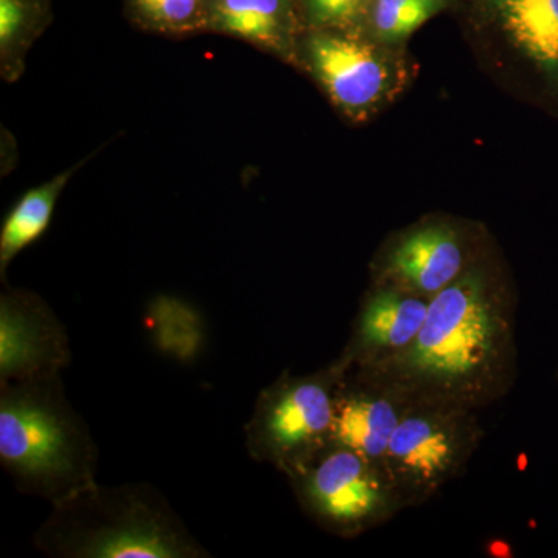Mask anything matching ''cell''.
<instances>
[{
	"instance_id": "cell-1",
	"label": "cell",
	"mask_w": 558,
	"mask_h": 558,
	"mask_svg": "<svg viewBox=\"0 0 558 558\" xmlns=\"http://www.w3.org/2000/svg\"><path fill=\"white\" fill-rule=\"evenodd\" d=\"M363 371L411 400L473 411L498 402L519 376L515 300L508 282L483 256L429 300L409 349L380 368Z\"/></svg>"
},
{
	"instance_id": "cell-2",
	"label": "cell",
	"mask_w": 558,
	"mask_h": 558,
	"mask_svg": "<svg viewBox=\"0 0 558 558\" xmlns=\"http://www.w3.org/2000/svg\"><path fill=\"white\" fill-rule=\"evenodd\" d=\"M35 546L57 558H204L197 542L159 488L126 483L81 488L51 505Z\"/></svg>"
},
{
	"instance_id": "cell-3",
	"label": "cell",
	"mask_w": 558,
	"mask_h": 558,
	"mask_svg": "<svg viewBox=\"0 0 558 558\" xmlns=\"http://www.w3.org/2000/svg\"><path fill=\"white\" fill-rule=\"evenodd\" d=\"M0 464L21 494L51 505L97 483L98 447L61 374L0 381Z\"/></svg>"
},
{
	"instance_id": "cell-4",
	"label": "cell",
	"mask_w": 558,
	"mask_h": 558,
	"mask_svg": "<svg viewBox=\"0 0 558 558\" xmlns=\"http://www.w3.org/2000/svg\"><path fill=\"white\" fill-rule=\"evenodd\" d=\"M343 374L336 360L315 373L286 371L259 392L245 424L250 458L269 464L286 478L330 444L336 389Z\"/></svg>"
},
{
	"instance_id": "cell-5",
	"label": "cell",
	"mask_w": 558,
	"mask_h": 558,
	"mask_svg": "<svg viewBox=\"0 0 558 558\" xmlns=\"http://www.w3.org/2000/svg\"><path fill=\"white\" fill-rule=\"evenodd\" d=\"M288 481L307 519L336 537L357 538L405 510L385 465L347 447L329 444Z\"/></svg>"
},
{
	"instance_id": "cell-6",
	"label": "cell",
	"mask_w": 558,
	"mask_h": 558,
	"mask_svg": "<svg viewBox=\"0 0 558 558\" xmlns=\"http://www.w3.org/2000/svg\"><path fill=\"white\" fill-rule=\"evenodd\" d=\"M395 49L366 32L304 28L293 68L315 81L340 116L365 123L405 89L409 64Z\"/></svg>"
},
{
	"instance_id": "cell-7",
	"label": "cell",
	"mask_w": 558,
	"mask_h": 558,
	"mask_svg": "<svg viewBox=\"0 0 558 558\" xmlns=\"http://www.w3.org/2000/svg\"><path fill=\"white\" fill-rule=\"evenodd\" d=\"M483 438L478 411L411 400L384 458L405 509L425 505L458 478Z\"/></svg>"
},
{
	"instance_id": "cell-8",
	"label": "cell",
	"mask_w": 558,
	"mask_h": 558,
	"mask_svg": "<svg viewBox=\"0 0 558 558\" xmlns=\"http://www.w3.org/2000/svg\"><path fill=\"white\" fill-rule=\"evenodd\" d=\"M481 258L472 230L451 220H425L385 244L374 259L371 282L432 300Z\"/></svg>"
},
{
	"instance_id": "cell-9",
	"label": "cell",
	"mask_w": 558,
	"mask_h": 558,
	"mask_svg": "<svg viewBox=\"0 0 558 558\" xmlns=\"http://www.w3.org/2000/svg\"><path fill=\"white\" fill-rule=\"evenodd\" d=\"M72 360L69 333L43 296L5 289L0 295V381L58 376Z\"/></svg>"
},
{
	"instance_id": "cell-10",
	"label": "cell",
	"mask_w": 558,
	"mask_h": 558,
	"mask_svg": "<svg viewBox=\"0 0 558 558\" xmlns=\"http://www.w3.org/2000/svg\"><path fill=\"white\" fill-rule=\"evenodd\" d=\"M428 306L429 299L371 282L352 322L347 347L336 362L343 369H376L387 365L416 339Z\"/></svg>"
},
{
	"instance_id": "cell-11",
	"label": "cell",
	"mask_w": 558,
	"mask_h": 558,
	"mask_svg": "<svg viewBox=\"0 0 558 558\" xmlns=\"http://www.w3.org/2000/svg\"><path fill=\"white\" fill-rule=\"evenodd\" d=\"M410 402L398 387L374 374L343 369L336 389L330 444L384 464L389 440Z\"/></svg>"
},
{
	"instance_id": "cell-12",
	"label": "cell",
	"mask_w": 558,
	"mask_h": 558,
	"mask_svg": "<svg viewBox=\"0 0 558 558\" xmlns=\"http://www.w3.org/2000/svg\"><path fill=\"white\" fill-rule=\"evenodd\" d=\"M304 31L299 0H207L205 33L244 40L295 65Z\"/></svg>"
},
{
	"instance_id": "cell-13",
	"label": "cell",
	"mask_w": 558,
	"mask_h": 558,
	"mask_svg": "<svg viewBox=\"0 0 558 558\" xmlns=\"http://www.w3.org/2000/svg\"><path fill=\"white\" fill-rule=\"evenodd\" d=\"M510 46L558 97V0H492Z\"/></svg>"
},
{
	"instance_id": "cell-14",
	"label": "cell",
	"mask_w": 558,
	"mask_h": 558,
	"mask_svg": "<svg viewBox=\"0 0 558 558\" xmlns=\"http://www.w3.org/2000/svg\"><path fill=\"white\" fill-rule=\"evenodd\" d=\"M95 153H98V150H95ZM95 153L73 165L69 170L54 175L49 182L28 190L7 213L2 229H0V277L3 281H5L7 270H9L13 259L25 248L35 244L49 229L51 216H53L54 207H57L62 191L68 186L72 175L83 165L94 159Z\"/></svg>"
},
{
	"instance_id": "cell-15",
	"label": "cell",
	"mask_w": 558,
	"mask_h": 558,
	"mask_svg": "<svg viewBox=\"0 0 558 558\" xmlns=\"http://www.w3.org/2000/svg\"><path fill=\"white\" fill-rule=\"evenodd\" d=\"M53 21L51 0H0V76L17 83L28 53Z\"/></svg>"
},
{
	"instance_id": "cell-16",
	"label": "cell",
	"mask_w": 558,
	"mask_h": 558,
	"mask_svg": "<svg viewBox=\"0 0 558 558\" xmlns=\"http://www.w3.org/2000/svg\"><path fill=\"white\" fill-rule=\"evenodd\" d=\"M128 17L140 31L182 36L205 33L207 0H124Z\"/></svg>"
},
{
	"instance_id": "cell-17",
	"label": "cell",
	"mask_w": 558,
	"mask_h": 558,
	"mask_svg": "<svg viewBox=\"0 0 558 558\" xmlns=\"http://www.w3.org/2000/svg\"><path fill=\"white\" fill-rule=\"evenodd\" d=\"M447 3L449 0H374L366 33L381 44L398 47Z\"/></svg>"
},
{
	"instance_id": "cell-18",
	"label": "cell",
	"mask_w": 558,
	"mask_h": 558,
	"mask_svg": "<svg viewBox=\"0 0 558 558\" xmlns=\"http://www.w3.org/2000/svg\"><path fill=\"white\" fill-rule=\"evenodd\" d=\"M374 0H299L304 28L365 32Z\"/></svg>"
}]
</instances>
